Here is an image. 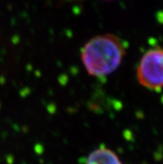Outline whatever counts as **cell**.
Listing matches in <instances>:
<instances>
[{"mask_svg":"<svg viewBox=\"0 0 163 164\" xmlns=\"http://www.w3.org/2000/svg\"><path fill=\"white\" fill-rule=\"evenodd\" d=\"M139 84L151 90L163 87V48H151L141 59L137 71Z\"/></svg>","mask_w":163,"mask_h":164,"instance_id":"obj_2","label":"cell"},{"mask_svg":"<svg viewBox=\"0 0 163 164\" xmlns=\"http://www.w3.org/2000/svg\"><path fill=\"white\" fill-rule=\"evenodd\" d=\"M86 164H122L114 152L101 148L91 152L87 158Z\"/></svg>","mask_w":163,"mask_h":164,"instance_id":"obj_3","label":"cell"},{"mask_svg":"<svg viewBox=\"0 0 163 164\" xmlns=\"http://www.w3.org/2000/svg\"><path fill=\"white\" fill-rule=\"evenodd\" d=\"M122 42L117 36L107 33L96 36L82 48V61L88 73L105 77L120 66L125 55Z\"/></svg>","mask_w":163,"mask_h":164,"instance_id":"obj_1","label":"cell"}]
</instances>
